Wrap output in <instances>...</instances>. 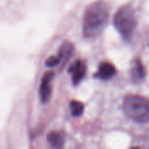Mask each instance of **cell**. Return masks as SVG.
<instances>
[{"mask_svg": "<svg viewBox=\"0 0 149 149\" xmlns=\"http://www.w3.org/2000/svg\"><path fill=\"white\" fill-rule=\"evenodd\" d=\"M112 127L131 134H149V97L143 93H124L112 100Z\"/></svg>", "mask_w": 149, "mask_h": 149, "instance_id": "6da1fadb", "label": "cell"}, {"mask_svg": "<svg viewBox=\"0 0 149 149\" xmlns=\"http://www.w3.org/2000/svg\"><path fill=\"white\" fill-rule=\"evenodd\" d=\"M110 9L108 4L99 0L90 3L84 13L83 17V36L86 38H98L108 24Z\"/></svg>", "mask_w": 149, "mask_h": 149, "instance_id": "7a4b0ae2", "label": "cell"}, {"mask_svg": "<svg viewBox=\"0 0 149 149\" xmlns=\"http://www.w3.org/2000/svg\"><path fill=\"white\" fill-rule=\"evenodd\" d=\"M137 24L136 11L129 3L119 8L113 16V25L126 42H130L133 39Z\"/></svg>", "mask_w": 149, "mask_h": 149, "instance_id": "3957f363", "label": "cell"}, {"mask_svg": "<svg viewBox=\"0 0 149 149\" xmlns=\"http://www.w3.org/2000/svg\"><path fill=\"white\" fill-rule=\"evenodd\" d=\"M147 76V69L140 58H134L131 62L129 69V79L134 84L143 82Z\"/></svg>", "mask_w": 149, "mask_h": 149, "instance_id": "277c9868", "label": "cell"}, {"mask_svg": "<svg viewBox=\"0 0 149 149\" xmlns=\"http://www.w3.org/2000/svg\"><path fill=\"white\" fill-rule=\"evenodd\" d=\"M117 74V69L115 65L110 61H103L100 64L97 72L93 77L97 79L107 81L113 79Z\"/></svg>", "mask_w": 149, "mask_h": 149, "instance_id": "5b68a950", "label": "cell"}, {"mask_svg": "<svg viewBox=\"0 0 149 149\" xmlns=\"http://www.w3.org/2000/svg\"><path fill=\"white\" fill-rule=\"evenodd\" d=\"M54 78V73L52 72H46L41 80L39 87V97L43 104L49 102L52 96V81Z\"/></svg>", "mask_w": 149, "mask_h": 149, "instance_id": "8992f818", "label": "cell"}, {"mask_svg": "<svg viewBox=\"0 0 149 149\" xmlns=\"http://www.w3.org/2000/svg\"><path fill=\"white\" fill-rule=\"evenodd\" d=\"M86 63L82 59H77L69 67L68 72L72 74V83L74 85L79 84L86 74Z\"/></svg>", "mask_w": 149, "mask_h": 149, "instance_id": "52a82bcc", "label": "cell"}, {"mask_svg": "<svg viewBox=\"0 0 149 149\" xmlns=\"http://www.w3.org/2000/svg\"><path fill=\"white\" fill-rule=\"evenodd\" d=\"M73 51H74L73 45L70 42H65L64 44H62L58 56L59 57L61 61L65 62L72 55Z\"/></svg>", "mask_w": 149, "mask_h": 149, "instance_id": "ba28073f", "label": "cell"}, {"mask_svg": "<svg viewBox=\"0 0 149 149\" xmlns=\"http://www.w3.org/2000/svg\"><path fill=\"white\" fill-rule=\"evenodd\" d=\"M47 141L53 148H60L64 144V138L59 132H51L47 136Z\"/></svg>", "mask_w": 149, "mask_h": 149, "instance_id": "9c48e42d", "label": "cell"}, {"mask_svg": "<svg viewBox=\"0 0 149 149\" xmlns=\"http://www.w3.org/2000/svg\"><path fill=\"white\" fill-rule=\"evenodd\" d=\"M70 109L73 117H79L84 113V105L80 101L72 100L70 103Z\"/></svg>", "mask_w": 149, "mask_h": 149, "instance_id": "30bf717a", "label": "cell"}, {"mask_svg": "<svg viewBox=\"0 0 149 149\" xmlns=\"http://www.w3.org/2000/svg\"><path fill=\"white\" fill-rule=\"evenodd\" d=\"M60 62H61V60L58 56H52L49 58H47V60L45 61V65L46 66H55V65H58Z\"/></svg>", "mask_w": 149, "mask_h": 149, "instance_id": "8fae6325", "label": "cell"}, {"mask_svg": "<svg viewBox=\"0 0 149 149\" xmlns=\"http://www.w3.org/2000/svg\"><path fill=\"white\" fill-rule=\"evenodd\" d=\"M145 41L147 44V46L149 48V25L147 27L145 31Z\"/></svg>", "mask_w": 149, "mask_h": 149, "instance_id": "7c38bea8", "label": "cell"}]
</instances>
